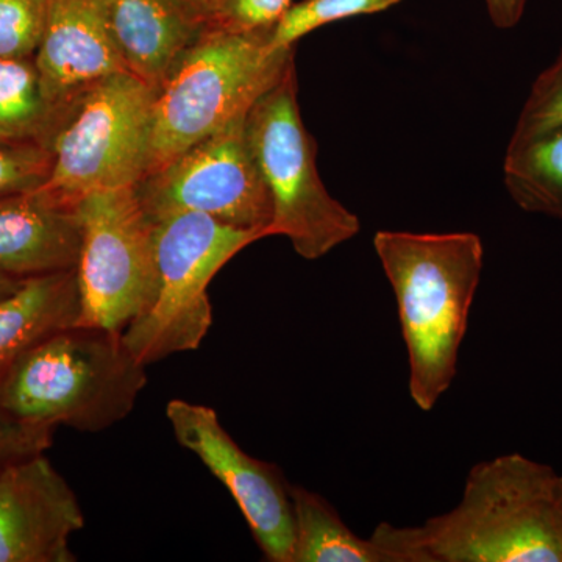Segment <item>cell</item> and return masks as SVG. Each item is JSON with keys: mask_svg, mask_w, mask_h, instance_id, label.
Masks as SVG:
<instances>
[{"mask_svg": "<svg viewBox=\"0 0 562 562\" xmlns=\"http://www.w3.org/2000/svg\"><path fill=\"white\" fill-rule=\"evenodd\" d=\"M295 63L247 113V140L271 195V236L319 260L361 231L357 214L336 201L317 171L316 140L303 124Z\"/></svg>", "mask_w": 562, "mask_h": 562, "instance_id": "obj_5", "label": "cell"}, {"mask_svg": "<svg viewBox=\"0 0 562 562\" xmlns=\"http://www.w3.org/2000/svg\"><path fill=\"white\" fill-rule=\"evenodd\" d=\"M54 154L35 140L0 139V195L36 190L49 177Z\"/></svg>", "mask_w": 562, "mask_h": 562, "instance_id": "obj_22", "label": "cell"}, {"mask_svg": "<svg viewBox=\"0 0 562 562\" xmlns=\"http://www.w3.org/2000/svg\"><path fill=\"white\" fill-rule=\"evenodd\" d=\"M77 325L122 333L149 310L158 288L154 222L133 187L92 192L79 203Z\"/></svg>", "mask_w": 562, "mask_h": 562, "instance_id": "obj_8", "label": "cell"}, {"mask_svg": "<svg viewBox=\"0 0 562 562\" xmlns=\"http://www.w3.org/2000/svg\"><path fill=\"white\" fill-rule=\"evenodd\" d=\"M528 0H484L495 27L509 31L522 21Z\"/></svg>", "mask_w": 562, "mask_h": 562, "instance_id": "obj_25", "label": "cell"}, {"mask_svg": "<svg viewBox=\"0 0 562 562\" xmlns=\"http://www.w3.org/2000/svg\"><path fill=\"white\" fill-rule=\"evenodd\" d=\"M46 16L47 0H0V58H35Z\"/></svg>", "mask_w": 562, "mask_h": 562, "instance_id": "obj_21", "label": "cell"}, {"mask_svg": "<svg viewBox=\"0 0 562 562\" xmlns=\"http://www.w3.org/2000/svg\"><path fill=\"white\" fill-rule=\"evenodd\" d=\"M244 120L232 122L181 151L133 187L150 221L199 213L232 227L271 236L268 187L246 136Z\"/></svg>", "mask_w": 562, "mask_h": 562, "instance_id": "obj_9", "label": "cell"}, {"mask_svg": "<svg viewBox=\"0 0 562 562\" xmlns=\"http://www.w3.org/2000/svg\"><path fill=\"white\" fill-rule=\"evenodd\" d=\"M81 233L79 205L41 187L0 195V272L25 280L76 269Z\"/></svg>", "mask_w": 562, "mask_h": 562, "instance_id": "obj_14", "label": "cell"}, {"mask_svg": "<svg viewBox=\"0 0 562 562\" xmlns=\"http://www.w3.org/2000/svg\"><path fill=\"white\" fill-rule=\"evenodd\" d=\"M68 114L52 105L33 58H0V139L50 147Z\"/></svg>", "mask_w": 562, "mask_h": 562, "instance_id": "obj_17", "label": "cell"}, {"mask_svg": "<svg viewBox=\"0 0 562 562\" xmlns=\"http://www.w3.org/2000/svg\"><path fill=\"white\" fill-rule=\"evenodd\" d=\"M562 128V49L557 60L531 85L517 117L508 149L524 146Z\"/></svg>", "mask_w": 562, "mask_h": 562, "instance_id": "obj_20", "label": "cell"}, {"mask_svg": "<svg viewBox=\"0 0 562 562\" xmlns=\"http://www.w3.org/2000/svg\"><path fill=\"white\" fill-rule=\"evenodd\" d=\"M79 319L76 269L25 279L16 291L0 299V379L27 351Z\"/></svg>", "mask_w": 562, "mask_h": 562, "instance_id": "obj_15", "label": "cell"}, {"mask_svg": "<svg viewBox=\"0 0 562 562\" xmlns=\"http://www.w3.org/2000/svg\"><path fill=\"white\" fill-rule=\"evenodd\" d=\"M146 369L122 333L74 325L14 362L0 379V408L22 424L105 431L135 408Z\"/></svg>", "mask_w": 562, "mask_h": 562, "instance_id": "obj_3", "label": "cell"}, {"mask_svg": "<svg viewBox=\"0 0 562 562\" xmlns=\"http://www.w3.org/2000/svg\"><path fill=\"white\" fill-rule=\"evenodd\" d=\"M109 3L47 0L46 27L33 60L47 99L63 113L95 81L128 72L111 32Z\"/></svg>", "mask_w": 562, "mask_h": 562, "instance_id": "obj_12", "label": "cell"}, {"mask_svg": "<svg viewBox=\"0 0 562 562\" xmlns=\"http://www.w3.org/2000/svg\"><path fill=\"white\" fill-rule=\"evenodd\" d=\"M272 32L214 31L173 63L155 95L146 173L244 120L283 77L294 47H277Z\"/></svg>", "mask_w": 562, "mask_h": 562, "instance_id": "obj_4", "label": "cell"}, {"mask_svg": "<svg viewBox=\"0 0 562 562\" xmlns=\"http://www.w3.org/2000/svg\"><path fill=\"white\" fill-rule=\"evenodd\" d=\"M166 417L177 442L194 453L231 492L265 560L292 562L291 483L280 469L244 452L210 406L173 398L166 406Z\"/></svg>", "mask_w": 562, "mask_h": 562, "instance_id": "obj_10", "label": "cell"}, {"mask_svg": "<svg viewBox=\"0 0 562 562\" xmlns=\"http://www.w3.org/2000/svg\"><path fill=\"white\" fill-rule=\"evenodd\" d=\"M294 514L292 562H387L372 541L362 539L344 522L327 498L299 484H290Z\"/></svg>", "mask_w": 562, "mask_h": 562, "instance_id": "obj_16", "label": "cell"}, {"mask_svg": "<svg viewBox=\"0 0 562 562\" xmlns=\"http://www.w3.org/2000/svg\"><path fill=\"white\" fill-rule=\"evenodd\" d=\"M85 525L77 495L38 453L0 471V562H72L69 539Z\"/></svg>", "mask_w": 562, "mask_h": 562, "instance_id": "obj_11", "label": "cell"}, {"mask_svg": "<svg viewBox=\"0 0 562 562\" xmlns=\"http://www.w3.org/2000/svg\"><path fill=\"white\" fill-rule=\"evenodd\" d=\"M402 0H302L292 3L273 27L277 47H294L299 40L331 22L382 13Z\"/></svg>", "mask_w": 562, "mask_h": 562, "instance_id": "obj_19", "label": "cell"}, {"mask_svg": "<svg viewBox=\"0 0 562 562\" xmlns=\"http://www.w3.org/2000/svg\"><path fill=\"white\" fill-rule=\"evenodd\" d=\"M154 222L157 295L122 338L143 364L199 349L213 325L209 286L216 273L260 241L261 233L232 227L199 213H176Z\"/></svg>", "mask_w": 562, "mask_h": 562, "instance_id": "obj_6", "label": "cell"}, {"mask_svg": "<svg viewBox=\"0 0 562 562\" xmlns=\"http://www.w3.org/2000/svg\"><path fill=\"white\" fill-rule=\"evenodd\" d=\"M157 90L132 72L91 85L52 140L54 162L43 190L79 205L92 192L135 187L149 166Z\"/></svg>", "mask_w": 562, "mask_h": 562, "instance_id": "obj_7", "label": "cell"}, {"mask_svg": "<svg viewBox=\"0 0 562 562\" xmlns=\"http://www.w3.org/2000/svg\"><path fill=\"white\" fill-rule=\"evenodd\" d=\"M373 249L397 302L409 397L420 412H431L457 376L482 279V238L471 232L380 231Z\"/></svg>", "mask_w": 562, "mask_h": 562, "instance_id": "obj_2", "label": "cell"}, {"mask_svg": "<svg viewBox=\"0 0 562 562\" xmlns=\"http://www.w3.org/2000/svg\"><path fill=\"white\" fill-rule=\"evenodd\" d=\"M109 5L128 72L155 90L184 52L220 31L221 0H110Z\"/></svg>", "mask_w": 562, "mask_h": 562, "instance_id": "obj_13", "label": "cell"}, {"mask_svg": "<svg viewBox=\"0 0 562 562\" xmlns=\"http://www.w3.org/2000/svg\"><path fill=\"white\" fill-rule=\"evenodd\" d=\"M503 184L520 210L562 220V128L506 149Z\"/></svg>", "mask_w": 562, "mask_h": 562, "instance_id": "obj_18", "label": "cell"}, {"mask_svg": "<svg viewBox=\"0 0 562 562\" xmlns=\"http://www.w3.org/2000/svg\"><path fill=\"white\" fill-rule=\"evenodd\" d=\"M55 428L22 424L0 408V471L11 462L46 453Z\"/></svg>", "mask_w": 562, "mask_h": 562, "instance_id": "obj_24", "label": "cell"}, {"mask_svg": "<svg viewBox=\"0 0 562 562\" xmlns=\"http://www.w3.org/2000/svg\"><path fill=\"white\" fill-rule=\"evenodd\" d=\"M24 283V279H18V277L7 276V273L0 272V299L7 297Z\"/></svg>", "mask_w": 562, "mask_h": 562, "instance_id": "obj_26", "label": "cell"}, {"mask_svg": "<svg viewBox=\"0 0 562 562\" xmlns=\"http://www.w3.org/2000/svg\"><path fill=\"white\" fill-rule=\"evenodd\" d=\"M291 5L292 0H221L220 31L273 29Z\"/></svg>", "mask_w": 562, "mask_h": 562, "instance_id": "obj_23", "label": "cell"}, {"mask_svg": "<svg viewBox=\"0 0 562 562\" xmlns=\"http://www.w3.org/2000/svg\"><path fill=\"white\" fill-rule=\"evenodd\" d=\"M387 562H562V475L520 453L473 465L461 501L413 527L382 522Z\"/></svg>", "mask_w": 562, "mask_h": 562, "instance_id": "obj_1", "label": "cell"}]
</instances>
